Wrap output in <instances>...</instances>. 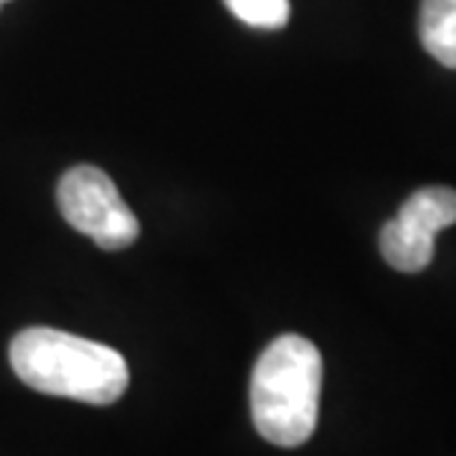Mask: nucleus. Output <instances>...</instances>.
<instances>
[{
	"label": "nucleus",
	"instance_id": "6",
	"mask_svg": "<svg viewBox=\"0 0 456 456\" xmlns=\"http://www.w3.org/2000/svg\"><path fill=\"white\" fill-rule=\"evenodd\" d=\"M224 6L241 24L256 27V30H280L289 24V0H224Z\"/></svg>",
	"mask_w": 456,
	"mask_h": 456
},
{
	"label": "nucleus",
	"instance_id": "3",
	"mask_svg": "<svg viewBox=\"0 0 456 456\" xmlns=\"http://www.w3.org/2000/svg\"><path fill=\"white\" fill-rule=\"evenodd\" d=\"M56 203L68 224L103 250H124L139 239V218L118 186L94 165L68 168L56 186Z\"/></svg>",
	"mask_w": 456,
	"mask_h": 456
},
{
	"label": "nucleus",
	"instance_id": "1",
	"mask_svg": "<svg viewBox=\"0 0 456 456\" xmlns=\"http://www.w3.org/2000/svg\"><path fill=\"white\" fill-rule=\"evenodd\" d=\"M9 362L30 389L92 406L115 403L130 386V368L118 351L53 327L21 330L9 345Z\"/></svg>",
	"mask_w": 456,
	"mask_h": 456
},
{
	"label": "nucleus",
	"instance_id": "2",
	"mask_svg": "<svg viewBox=\"0 0 456 456\" xmlns=\"http://www.w3.org/2000/svg\"><path fill=\"white\" fill-rule=\"evenodd\" d=\"M324 362L304 336L274 338L254 365L250 415L256 433L277 448H300L318 424Z\"/></svg>",
	"mask_w": 456,
	"mask_h": 456
},
{
	"label": "nucleus",
	"instance_id": "4",
	"mask_svg": "<svg viewBox=\"0 0 456 456\" xmlns=\"http://www.w3.org/2000/svg\"><path fill=\"white\" fill-rule=\"evenodd\" d=\"M456 224V191L427 186L412 191L380 230V254L395 271L419 274L433 262L436 236Z\"/></svg>",
	"mask_w": 456,
	"mask_h": 456
},
{
	"label": "nucleus",
	"instance_id": "7",
	"mask_svg": "<svg viewBox=\"0 0 456 456\" xmlns=\"http://www.w3.org/2000/svg\"><path fill=\"white\" fill-rule=\"evenodd\" d=\"M4 4H6V0H0V6H4Z\"/></svg>",
	"mask_w": 456,
	"mask_h": 456
},
{
	"label": "nucleus",
	"instance_id": "5",
	"mask_svg": "<svg viewBox=\"0 0 456 456\" xmlns=\"http://www.w3.org/2000/svg\"><path fill=\"white\" fill-rule=\"evenodd\" d=\"M419 36L436 62L456 68V0H421Z\"/></svg>",
	"mask_w": 456,
	"mask_h": 456
}]
</instances>
